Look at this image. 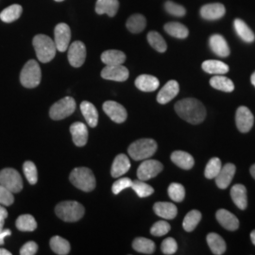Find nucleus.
<instances>
[{"instance_id": "obj_1", "label": "nucleus", "mask_w": 255, "mask_h": 255, "mask_svg": "<svg viewBox=\"0 0 255 255\" xmlns=\"http://www.w3.org/2000/svg\"><path fill=\"white\" fill-rule=\"evenodd\" d=\"M175 111L181 119L191 124H200L206 118V109L196 99H183L175 104Z\"/></svg>"}, {"instance_id": "obj_2", "label": "nucleus", "mask_w": 255, "mask_h": 255, "mask_svg": "<svg viewBox=\"0 0 255 255\" xmlns=\"http://www.w3.org/2000/svg\"><path fill=\"white\" fill-rule=\"evenodd\" d=\"M32 44L34 46L37 58L41 63H49L56 55L54 40L44 34H39L33 38Z\"/></svg>"}, {"instance_id": "obj_3", "label": "nucleus", "mask_w": 255, "mask_h": 255, "mask_svg": "<svg viewBox=\"0 0 255 255\" xmlns=\"http://www.w3.org/2000/svg\"><path fill=\"white\" fill-rule=\"evenodd\" d=\"M157 150V143L153 139L144 138L139 139L135 142L131 143L128 148V155L134 161H142L149 159L151 156L154 155Z\"/></svg>"}, {"instance_id": "obj_4", "label": "nucleus", "mask_w": 255, "mask_h": 255, "mask_svg": "<svg viewBox=\"0 0 255 255\" xmlns=\"http://www.w3.org/2000/svg\"><path fill=\"white\" fill-rule=\"evenodd\" d=\"M69 180L74 186L84 192H91L96 187V178L90 168L77 167L70 173Z\"/></svg>"}, {"instance_id": "obj_5", "label": "nucleus", "mask_w": 255, "mask_h": 255, "mask_svg": "<svg viewBox=\"0 0 255 255\" xmlns=\"http://www.w3.org/2000/svg\"><path fill=\"white\" fill-rule=\"evenodd\" d=\"M84 207L77 201H63L56 208V215L66 222H76L82 219L84 215Z\"/></svg>"}, {"instance_id": "obj_6", "label": "nucleus", "mask_w": 255, "mask_h": 255, "mask_svg": "<svg viewBox=\"0 0 255 255\" xmlns=\"http://www.w3.org/2000/svg\"><path fill=\"white\" fill-rule=\"evenodd\" d=\"M42 79V72L39 64L34 60H29L24 65L20 73L21 84L26 88H35Z\"/></svg>"}, {"instance_id": "obj_7", "label": "nucleus", "mask_w": 255, "mask_h": 255, "mask_svg": "<svg viewBox=\"0 0 255 255\" xmlns=\"http://www.w3.org/2000/svg\"><path fill=\"white\" fill-rule=\"evenodd\" d=\"M76 101L71 97H66L54 103L49 110V116L53 120H62L71 116L76 110Z\"/></svg>"}, {"instance_id": "obj_8", "label": "nucleus", "mask_w": 255, "mask_h": 255, "mask_svg": "<svg viewBox=\"0 0 255 255\" xmlns=\"http://www.w3.org/2000/svg\"><path fill=\"white\" fill-rule=\"evenodd\" d=\"M0 184L12 193H18L23 189V180L18 171L13 168H4L0 171Z\"/></svg>"}, {"instance_id": "obj_9", "label": "nucleus", "mask_w": 255, "mask_h": 255, "mask_svg": "<svg viewBox=\"0 0 255 255\" xmlns=\"http://www.w3.org/2000/svg\"><path fill=\"white\" fill-rule=\"evenodd\" d=\"M164 169L163 164L157 160L146 159L137 169V177L141 181H148L161 173Z\"/></svg>"}, {"instance_id": "obj_10", "label": "nucleus", "mask_w": 255, "mask_h": 255, "mask_svg": "<svg viewBox=\"0 0 255 255\" xmlns=\"http://www.w3.org/2000/svg\"><path fill=\"white\" fill-rule=\"evenodd\" d=\"M54 43L57 50L60 52H64L69 47V43L71 39L70 27L65 23H60L55 27Z\"/></svg>"}, {"instance_id": "obj_11", "label": "nucleus", "mask_w": 255, "mask_h": 255, "mask_svg": "<svg viewBox=\"0 0 255 255\" xmlns=\"http://www.w3.org/2000/svg\"><path fill=\"white\" fill-rule=\"evenodd\" d=\"M128 75L129 73L127 67L122 64L106 65L101 71V77L103 79L115 82H125L127 81Z\"/></svg>"}, {"instance_id": "obj_12", "label": "nucleus", "mask_w": 255, "mask_h": 255, "mask_svg": "<svg viewBox=\"0 0 255 255\" xmlns=\"http://www.w3.org/2000/svg\"><path fill=\"white\" fill-rule=\"evenodd\" d=\"M236 122H237V128L245 133L249 132L255 123V118L251 110L245 106L239 107L236 114Z\"/></svg>"}, {"instance_id": "obj_13", "label": "nucleus", "mask_w": 255, "mask_h": 255, "mask_svg": "<svg viewBox=\"0 0 255 255\" xmlns=\"http://www.w3.org/2000/svg\"><path fill=\"white\" fill-rule=\"evenodd\" d=\"M86 59V47L81 41L74 42L68 47V61L73 67H81Z\"/></svg>"}, {"instance_id": "obj_14", "label": "nucleus", "mask_w": 255, "mask_h": 255, "mask_svg": "<svg viewBox=\"0 0 255 255\" xmlns=\"http://www.w3.org/2000/svg\"><path fill=\"white\" fill-rule=\"evenodd\" d=\"M103 111L116 123H123L127 119V111L116 101H106L103 104Z\"/></svg>"}, {"instance_id": "obj_15", "label": "nucleus", "mask_w": 255, "mask_h": 255, "mask_svg": "<svg viewBox=\"0 0 255 255\" xmlns=\"http://www.w3.org/2000/svg\"><path fill=\"white\" fill-rule=\"evenodd\" d=\"M180 86L176 81H169L165 83L164 87L160 90L157 95V101L160 104H166L172 101L174 98L179 94Z\"/></svg>"}, {"instance_id": "obj_16", "label": "nucleus", "mask_w": 255, "mask_h": 255, "mask_svg": "<svg viewBox=\"0 0 255 255\" xmlns=\"http://www.w3.org/2000/svg\"><path fill=\"white\" fill-rule=\"evenodd\" d=\"M236 165L233 164H226L221 167L218 176L215 178L216 183L220 189H226L234 179L236 174Z\"/></svg>"}, {"instance_id": "obj_17", "label": "nucleus", "mask_w": 255, "mask_h": 255, "mask_svg": "<svg viewBox=\"0 0 255 255\" xmlns=\"http://www.w3.org/2000/svg\"><path fill=\"white\" fill-rule=\"evenodd\" d=\"M70 132L74 144L77 146H83L88 141L87 126L82 122H75L70 126Z\"/></svg>"}, {"instance_id": "obj_18", "label": "nucleus", "mask_w": 255, "mask_h": 255, "mask_svg": "<svg viewBox=\"0 0 255 255\" xmlns=\"http://www.w3.org/2000/svg\"><path fill=\"white\" fill-rule=\"evenodd\" d=\"M226 9L224 5L220 3H212L202 6L201 9V15L202 18L206 20H217L225 15Z\"/></svg>"}, {"instance_id": "obj_19", "label": "nucleus", "mask_w": 255, "mask_h": 255, "mask_svg": "<svg viewBox=\"0 0 255 255\" xmlns=\"http://www.w3.org/2000/svg\"><path fill=\"white\" fill-rule=\"evenodd\" d=\"M216 218L218 219L219 224L223 228L229 231H237L239 227V220L237 217L229 212L227 210L220 209L217 212Z\"/></svg>"}, {"instance_id": "obj_20", "label": "nucleus", "mask_w": 255, "mask_h": 255, "mask_svg": "<svg viewBox=\"0 0 255 255\" xmlns=\"http://www.w3.org/2000/svg\"><path fill=\"white\" fill-rule=\"evenodd\" d=\"M209 44L213 52L219 57H228L230 55V47L224 37L214 34L210 37Z\"/></svg>"}, {"instance_id": "obj_21", "label": "nucleus", "mask_w": 255, "mask_h": 255, "mask_svg": "<svg viewBox=\"0 0 255 255\" xmlns=\"http://www.w3.org/2000/svg\"><path fill=\"white\" fill-rule=\"evenodd\" d=\"M130 168V162L127 155L119 154L115 158L112 165L111 174L114 178H119L120 176L127 173Z\"/></svg>"}, {"instance_id": "obj_22", "label": "nucleus", "mask_w": 255, "mask_h": 255, "mask_svg": "<svg viewBox=\"0 0 255 255\" xmlns=\"http://www.w3.org/2000/svg\"><path fill=\"white\" fill-rule=\"evenodd\" d=\"M159 85V80L151 75H141L135 80V86L140 91L153 92Z\"/></svg>"}, {"instance_id": "obj_23", "label": "nucleus", "mask_w": 255, "mask_h": 255, "mask_svg": "<svg viewBox=\"0 0 255 255\" xmlns=\"http://www.w3.org/2000/svg\"><path fill=\"white\" fill-rule=\"evenodd\" d=\"M81 111L87 124L91 128L97 127L99 122V113L95 105L89 101H82L81 104Z\"/></svg>"}, {"instance_id": "obj_24", "label": "nucleus", "mask_w": 255, "mask_h": 255, "mask_svg": "<svg viewBox=\"0 0 255 255\" xmlns=\"http://www.w3.org/2000/svg\"><path fill=\"white\" fill-rule=\"evenodd\" d=\"M155 214L164 219H173L178 214V209L170 202H156L153 206Z\"/></svg>"}, {"instance_id": "obj_25", "label": "nucleus", "mask_w": 255, "mask_h": 255, "mask_svg": "<svg viewBox=\"0 0 255 255\" xmlns=\"http://www.w3.org/2000/svg\"><path fill=\"white\" fill-rule=\"evenodd\" d=\"M231 197L235 204L240 210H245L248 206L246 187L243 184H236L231 190Z\"/></svg>"}, {"instance_id": "obj_26", "label": "nucleus", "mask_w": 255, "mask_h": 255, "mask_svg": "<svg viewBox=\"0 0 255 255\" xmlns=\"http://www.w3.org/2000/svg\"><path fill=\"white\" fill-rule=\"evenodd\" d=\"M171 161L174 164L178 165L179 167H181L182 169H191L195 164V160L193 158L191 154H189L188 152L182 151V150H177L174 151L173 153L170 156Z\"/></svg>"}, {"instance_id": "obj_27", "label": "nucleus", "mask_w": 255, "mask_h": 255, "mask_svg": "<svg viewBox=\"0 0 255 255\" xmlns=\"http://www.w3.org/2000/svg\"><path fill=\"white\" fill-rule=\"evenodd\" d=\"M119 0H98L96 11L98 14L107 13L110 17H114L119 11Z\"/></svg>"}, {"instance_id": "obj_28", "label": "nucleus", "mask_w": 255, "mask_h": 255, "mask_svg": "<svg viewBox=\"0 0 255 255\" xmlns=\"http://www.w3.org/2000/svg\"><path fill=\"white\" fill-rule=\"evenodd\" d=\"M101 61L106 65H118L125 63L126 55L120 50H106L101 54Z\"/></svg>"}, {"instance_id": "obj_29", "label": "nucleus", "mask_w": 255, "mask_h": 255, "mask_svg": "<svg viewBox=\"0 0 255 255\" xmlns=\"http://www.w3.org/2000/svg\"><path fill=\"white\" fill-rule=\"evenodd\" d=\"M202 69L209 74L224 75L228 73L229 66L225 63L217 60H207L201 64Z\"/></svg>"}, {"instance_id": "obj_30", "label": "nucleus", "mask_w": 255, "mask_h": 255, "mask_svg": "<svg viewBox=\"0 0 255 255\" xmlns=\"http://www.w3.org/2000/svg\"><path fill=\"white\" fill-rule=\"evenodd\" d=\"M207 243L214 255H221L226 252V243L218 234L211 233L207 236Z\"/></svg>"}, {"instance_id": "obj_31", "label": "nucleus", "mask_w": 255, "mask_h": 255, "mask_svg": "<svg viewBox=\"0 0 255 255\" xmlns=\"http://www.w3.org/2000/svg\"><path fill=\"white\" fill-rule=\"evenodd\" d=\"M210 84L212 87L215 89H218L219 91L233 92L235 90V84L227 77L221 76V75H217L213 77L210 80Z\"/></svg>"}, {"instance_id": "obj_32", "label": "nucleus", "mask_w": 255, "mask_h": 255, "mask_svg": "<svg viewBox=\"0 0 255 255\" xmlns=\"http://www.w3.org/2000/svg\"><path fill=\"white\" fill-rule=\"evenodd\" d=\"M164 28L169 35L178 39H185L189 34L188 28L178 22H169L164 25Z\"/></svg>"}, {"instance_id": "obj_33", "label": "nucleus", "mask_w": 255, "mask_h": 255, "mask_svg": "<svg viewBox=\"0 0 255 255\" xmlns=\"http://www.w3.org/2000/svg\"><path fill=\"white\" fill-rule=\"evenodd\" d=\"M132 248L140 254L152 255L155 251V243L145 237H138L132 242Z\"/></svg>"}, {"instance_id": "obj_34", "label": "nucleus", "mask_w": 255, "mask_h": 255, "mask_svg": "<svg viewBox=\"0 0 255 255\" xmlns=\"http://www.w3.org/2000/svg\"><path fill=\"white\" fill-rule=\"evenodd\" d=\"M50 248L56 255H66L70 253V244L63 237L56 236L50 239Z\"/></svg>"}, {"instance_id": "obj_35", "label": "nucleus", "mask_w": 255, "mask_h": 255, "mask_svg": "<svg viewBox=\"0 0 255 255\" xmlns=\"http://www.w3.org/2000/svg\"><path fill=\"white\" fill-rule=\"evenodd\" d=\"M234 25H235L237 34L243 41H245L247 43H252L255 41V36L253 30L248 27V25L243 20L236 19Z\"/></svg>"}, {"instance_id": "obj_36", "label": "nucleus", "mask_w": 255, "mask_h": 255, "mask_svg": "<svg viewBox=\"0 0 255 255\" xmlns=\"http://www.w3.org/2000/svg\"><path fill=\"white\" fill-rule=\"evenodd\" d=\"M146 20L142 14H133L128 19L126 26L131 33L142 32L146 27Z\"/></svg>"}, {"instance_id": "obj_37", "label": "nucleus", "mask_w": 255, "mask_h": 255, "mask_svg": "<svg viewBox=\"0 0 255 255\" xmlns=\"http://www.w3.org/2000/svg\"><path fill=\"white\" fill-rule=\"evenodd\" d=\"M23 9L20 5L14 4L8 8L3 9L0 13V19L5 23H11L21 16Z\"/></svg>"}, {"instance_id": "obj_38", "label": "nucleus", "mask_w": 255, "mask_h": 255, "mask_svg": "<svg viewBox=\"0 0 255 255\" xmlns=\"http://www.w3.org/2000/svg\"><path fill=\"white\" fill-rule=\"evenodd\" d=\"M201 219V214L198 210H192L183 219L182 227L186 232L194 231Z\"/></svg>"}, {"instance_id": "obj_39", "label": "nucleus", "mask_w": 255, "mask_h": 255, "mask_svg": "<svg viewBox=\"0 0 255 255\" xmlns=\"http://www.w3.org/2000/svg\"><path fill=\"white\" fill-rule=\"evenodd\" d=\"M16 228L22 232H33L37 228L35 219L30 215H22L16 219Z\"/></svg>"}, {"instance_id": "obj_40", "label": "nucleus", "mask_w": 255, "mask_h": 255, "mask_svg": "<svg viewBox=\"0 0 255 255\" xmlns=\"http://www.w3.org/2000/svg\"><path fill=\"white\" fill-rule=\"evenodd\" d=\"M147 41H148L149 45L160 53H164L167 49V46H166V43H165L164 38L157 31L148 32Z\"/></svg>"}, {"instance_id": "obj_41", "label": "nucleus", "mask_w": 255, "mask_h": 255, "mask_svg": "<svg viewBox=\"0 0 255 255\" xmlns=\"http://www.w3.org/2000/svg\"><path fill=\"white\" fill-rule=\"evenodd\" d=\"M131 188L133 189V191L136 193L137 196L139 198L149 197L154 192V189L150 185H148L147 183H146L144 181H141V180L132 182Z\"/></svg>"}, {"instance_id": "obj_42", "label": "nucleus", "mask_w": 255, "mask_h": 255, "mask_svg": "<svg viewBox=\"0 0 255 255\" xmlns=\"http://www.w3.org/2000/svg\"><path fill=\"white\" fill-rule=\"evenodd\" d=\"M168 196L170 199L176 202H181L185 197V189L181 183L173 182L168 187Z\"/></svg>"}, {"instance_id": "obj_43", "label": "nucleus", "mask_w": 255, "mask_h": 255, "mask_svg": "<svg viewBox=\"0 0 255 255\" xmlns=\"http://www.w3.org/2000/svg\"><path fill=\"white\" fill-rule=\"evenodd\" d=\"M222 167L221 161L219 158H212L205 167L204 175L207 179H215Z\"/></svg>"}, {"instance_id": "obj_44", "label": "nucleus", "mask_w": 255, "mask_h": 255, "mask_svg": "<svg viewBox=\"0 0 255 255\" xmlns=\"http://www.w3.org/2000/svg\"><path fill=\"white\" fill-rule=\"evenodd\" d=\"M24 174L27 178V182L30 184H35L38 181V172H37L36 165L30 161H26L23 164Z\"/></svg>"}, {"instance_id": "obj_45", "label": "nucleus", "mask_w": 255, "mask_h": 255, "mask_svg": "<svg viewBox=\"0 0 255 255\" xmlns=\"http://www.w3.org/2000/svg\"><path fill=\"white\" fill-rule=\"evenodd\" d=\"M170 224L166 221H157L150 229V234L154 237H163L170 231Z\"/></svg>"}, {"instance_id": "obj_46", "label": "nucleus", "mask_w": 255, "mask_h": 255, "mask_svg": "<svg viewBox=\"0 0 255 255\" xmlns=\"http://www.w3.org/2000/svg\"><path fill=\"white\" fill-rule=\"evenodd\" d=\"M164 9L169 14L174 15V16L182 17L183 15H185V13H186V9L183 6L179 5L173 1H166L165 4H164Z\"/></svg>"}, {"instance_id": "obj_47", "label": "nucleus", "mask_w": 255, "mask_h": 255, "mask_svg": "<svg viewBox=\"0 0 255 255\" xmlns=\"http://www.w3.org/2000/svg\"><path fill=\"white\" fill-rule=\"evenodd\" d=\"M161 250L164 255H174L178 250V244L174 238L168 237V238H165L163 241L161 245Z\"/></svg>"}, {"instance_id": "obj_48", "label": "nucleus", "mask_w": 255, "mask_h": 255, "mask_svg": "<svg viewBox=\"0 0 255 255\" xmlns=\"http://www.w3.org/2000/svg\"><path fill=\"white\" fill-rule=\"evenodd\" d=\"M132 181L129 178H121L117 182H114L112 186V191L115 195H118L120 192L131 187Z\"/></svg>"}, {"instance_id": "obj_49", "label": "nucleus", "mask_w": 255, "mask_h": 255, "mask_svg": "<svg viewBox=\"0 0 255 255\" xmlns=\"http://www.w3.org/2000/svg\"><path fill=\"white\" fill-rule=\"evenodd\" d=\"M13 193L0 184V204L4 206H9L13 203Z\"/></svg>"}, {"instance_id": "obj_50", "label": "nucleus", "mask_w": 255, "mask_h": 255, "mask_svg": "<svg viewBox=\"0 0 255 255\" xmlns=\"http://www.w3.org/2000/svg\"><path fill=\"white\" fill-rule=\"evenodd\" d=\"M37 251H38V245L36 243L33 241H29L26 244H24V246L21 248L20 255H36Z\"/></svg>"}, {"instance_id": "obj_51", "label": "nucleus", "mask_w": 255, "mask_h": 255, "mask_svg": "<svg viewBox=\"0 0 255 255\" xmlns=\"http://www.w3.org/2000/svg\"><path fill=\"white\" fill-rule=\"evenodd\" d=\"M11 235V232L9 231V229L3 230L0 232V245L4 244V239L7 237H9Z\"/></svg>"}, {"instance_id": "obj_52", "label": "nucleus", "mask_w": 255, "mask_h": 255, "mask_svg": "<svg viewBox=\"0 0 255 255\" xmlns=\"http://www.w3.org/2000/svg\"><path fill=\"white\" fill-rule=\"evenodd\" d=\"M0 216L3 217L4 219L8 218V211L4 207V205L0 204Z\"/></svg>"}, {"instance_id": "obj_53", "label": "nucleus", "mask_w": 255, "mask_h": 255, "mask_svg": "<svg viewBox=\"0 0 255 255\" xmlns=\"http://www.w3.org/2000/svg\"><path fill=\"white\" fill-rule=\"evenodd\" d=\"M0 255H11V253L5 249H0Z\"/></svg>"}, {"instance_id": "obj_54", "label": "nucleus", "mask_w": 255, "mask_h": 255, "mask_svg": "<svg viewBox=\"0 0 255 255\" xmlns=\"http://www.w3.org/2000/svg\"><path fill=\"white\" fill-rule=\"evenodd\" d=\"M5 219L3 217L0 216V232L3 231V227H4V223H5Z\"/></svg>"}, {"instance_id": "obj_55", "label": "nucleus", "mask_w": 255, "mask_h": 255, "mask_svg": "<svg viewBox=\"0 0 255 255\" xmlns=\"http://www.w3.org/2000/svg\"><path fill=\"white\" fill-rule=\"evenodd\" d=\"M251 239H252L253 244L255 246V231H253V232H252V234H251Z\"/></svg>"}, {"instance_id": "obj_56", "label": "nucleus", "mask_w": 255, "mask_h": 255, "mask_svg": "<svg viewBox=\"0 0 255 255\" xmlns=\"http://www.w3.org/2000/svg\"><path fill=\"white\" fill-rule=\"evenodd\" d=\"M251 174H252V176L254 177V179H255V164L254 165H252V167H251Z\"/></svg>"}, {"instance_id": "obj_57", "label": "nucleus", "mask_w": 255, "mask_h": 255, "mask_svg": "<svg viewBox=\"0 0 255 255\" xmlns=\"http://www.w3.org/2000/svg\"><path fill=\"white\" fill-rule=\"evenodd\" d=\"M251 81H252V83L255 85V73L252 75V78H251Z\"/></svg>"}, {"instance_id": "obj_58", "label": "nucleus", "mask_w": 255, "mask_h": 255, "mask_svg": "<svg viewBox=\"0 0 255 255\" xmlns=\"http://www.w3.org/2000/svg\"><path fill=\"white\" fill-rule=\"evenodd\" d=\"M55 1H57V2H61V1H64V0H55Z\"/></svg>"}]
</instances>
